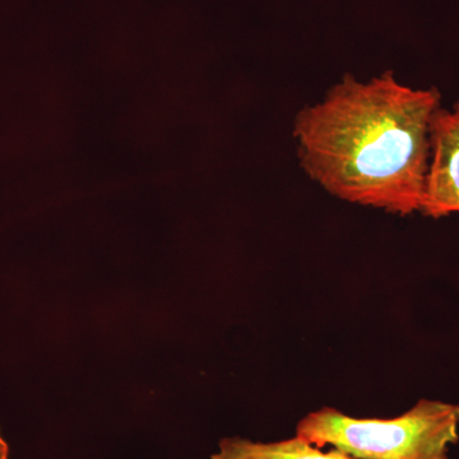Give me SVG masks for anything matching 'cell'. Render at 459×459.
<instances>
[{"instance_id":"cell-1","label":"cell","mask_w":459,"mask_h":459,"mask_svg":"<svg viewBox=\"0 0 459 459\" xmlns=\"http://www.w3.org/2000/svg\"><path fill=\"white\" fill-rule=\"evenodd\" d=\"M440 102L439 90L411 89L392 71L369 82L346 74L296 115L300 164L334 197L402 216L418 212Z\"/></svg>"},{"instance_id":"cell-2","label":"cell","mask_w":459,"mask_h":459,"mask_svg":"<svg viewBox=\"0 0 459 459\" xmlns=\"http://www.w3.org/2000/svg\"><path fill=\"white\" fill-rule=\"evenodd\" d=\"M459 406L420 400L394 419H355L332 407L305 416L296 437L353 459H448L449 446L459 440Z\"/></svg>"},{"instance_id":"cell-3","label":"cell","mask_w":459,"mask_h":459,"mask_svg":"<svg viewBox=\"0 0 459 459\" xmlns=\"http://www.w3.org/2000/svg\"><path fill=\"white\" fill-rule=\"evenodd\" d=\"M430 164L421 211L440 219L459 212V99L437 108L431 122Z\"/></svg>"},{"instance_id":"cell-4","label":"cell","mask_w":459,"mask_h":459,"mask_svg":"<svg viewBox=\"0 0 459 459\" xmlns=\"http://www.w3.org/2000/svg\"><path fill=\"white\" fill-rule=\"evenodd\" d=\"M211 459H353L333 449L322 452L300 437L274 443H255L241 437H228L220 443L219 452Z\"/></svg>"},{"instance_id":"cell-5","label":"cell","mask_w":459,"mask_h":459,"mask_svg":"<svg viewBox=\"0 0 459 459\" xmlns=\"http://www.w3.org/2000/svg\"><path fill=\"white\" fill-rule=\"evenodd\" d=\"M9 448L8 444L4 442L2 435H0V459H8Z\"/></svg>"}]
</instances>
